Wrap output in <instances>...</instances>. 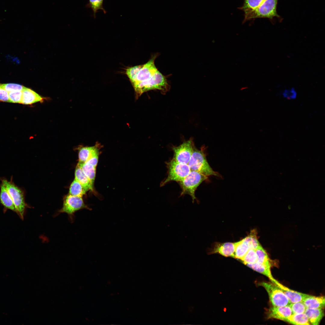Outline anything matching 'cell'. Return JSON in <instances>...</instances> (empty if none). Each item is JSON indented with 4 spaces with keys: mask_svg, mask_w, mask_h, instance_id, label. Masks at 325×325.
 Instances as JSON below:
<instances>
[{
    "mask_svg": "<svg viewBox=\"0 0 325 325\" xmlns=\"http://www.w3.org/2000/svg\"><path fill=\"white\" fill-rule=\"evenodd\" d=\"M191 171H195L206 176L213 175L220 177L209 164L203 149L199 150L194 146L188 164Z\"/></svg>",
    "mask_w": 325,
    "mask_h": 325,
    "instance_id": "obj_1",
    "label": "cell"
},
{
    "mask_svg": "<svg viewBox=\"0 0 325 325\" xmlns=\"http://www.w3.org/2000/svg\"><path fill=\"white\" fill-rule=\"evenodd\" d=\"M169 88L166 77L157 70L148 80L141 83L134 89L137 96H140L144 93L153 90H158L166 93Z\"/></svg>",
    "mask_w": 325,
    "mask_h": 325,
    "instance_id": "obj_2",
    "label": "cell"
},
{
    "mask_svg": "<svg viewBox=\"0 0 325 325\" xmlns=\"http://www.w3.org/2000/svg\"><path fill=\"white\" fill-rule=\"evenodd\" d=\"M207 178V176L197 172L191 171L184 178L178 182L182 189L181 196L185 194L189 195L193 203L195 200H197L195 194L196 190Z\"/></svg>",
    "mask_w": 325,
    "mask_h": 325,
    "instance_id": "obj_3",
    "label": "cell"
},
{
    "mask_svg": "<svg viewBox=\"0 0 325 325\" xmlns=\"http://www.w3.org/2000/svg\"><path fill=\"white\" fill-rule=\"evenodd\" d=\"M278 0H264L254 10L244 14L243 22L256 18H265L271 19L280 17L277 11Z\"/></svg>",
    "mask_w": 325,
    "mask_h": 325,
    "instance_id": "obj_4",
    "label": "cell"
},
{
    "mask_svg": "<svg viewBox=\"0 0 325 325\" xmlns=\"http://www.w3.org/2000/svg\"><path fill=\"white\" fill-rule=\"evenodd\" d=\"M166 165L167 176L161 183V186L171 181L178 182L181 181L191 171L188 164L178 162L173 159L166 162Z\"/></svg>",
    "mask_w": 325,
    "mask_h": 325,
    "instance_id": "obj_5",
    "label": "cell"
},
{
    "mask_svg": "<svg viewBox=\"0 0 325 325\" xmlns=\"http://www.w3.org/2000/svg\"><path fill=\"white\" fill-rule=\"evenodd\" d=\"M259 284L267 291L273 306H284L290 303L287 296L276 284L272 282H262Z\"/></svg>",
    "mask_w": 325,
    "mask_h": 325,
    "instance_id": "obj_6",
    "label": "cell"
},
{
    "mask_svg": "<svg viewBox=\"0 0 325 325\" xmlns=\"http://www.w3.org/2000/svg\"><path fill=\"white\" fill-rule=\"evenodd\" d=\"M157 56L156 54L152 56L148 62L142 65L134 77L130 80L134 88L148 80L158 70L154 64L155 59Z\"/></svg>",
    "mask_w": 325,
    "mask_h": 325,
    "instance_id": "obj_7",
    "label": "cell"
},
{
    "mask_svg": "<svg viewBox=\"0 0 325 325\" xmlns=\"http://www.w3.org/2000/svg\"><path fill=\"white\" fill-rule=\"evenodd\" d=\"M15 205L17 213L23 219L26 207L23 193L14 183L4 179L2 181Z\"/></svg>",
    "mask_w": 325,
    "mask_h": 325,
    "instance_id": "obj_8",
    "label": "cell"
},
{
    "mask_svg": "<svg viewBox=\"0 0 325 325\" xmlns=\"http://www.w3.org/2000/svg\"><path fill=\"white\" fill-rule=\"evenodd\" d=\"M82 209H91L84 203L82 197L69 194L64 197L62 207L58 212L66 213L72 217L76 212Z\"/></svg>",
    "mask_w": 325,
    "mask_h": 325,
    "instance_id": "obj_9",
    "label": "cell"
},
{
    "mask_svg": "<svg viewBox=\"0 0 325 325\" xmlns=\"http://www.w3.org/2000/svg\"><path fill=\"white\" fill-rule=\"evenodd\" d=\"M194 147L191 139L183 142L178 146L173 147L172 149L174 155L172 159L178 162L188 164Z\"/></svg>",
    "mask_w": 325,
    "mask_h": 325,
    "instance_id": "obj_10",
    "label": "cell"
},
{
    "mask_svg": "<svg viewBox=\"0 0 325 325\" xmlns=\"http://www.w3.org/2000/svg\"><path fill=\"white\" fill-rule=\"evenodd\" d=\"M292 314V310L289 305L284 306H273L268 310L267 316L268 319H275L285 321Z\"/></svg>",
    "mask_w": 325,
    "mask_h": 325,
    "instance_id": "obj_11",
    "label": "cell"
},
{
    "mask_svg": "<svg viewBox=\"0 0 325 325\" xmlns=\"http://www.w3.org/2000/svg\"><path fill=\"white\" fill-rule=\"evenodd\" d=\"M283 291L287 296L290 303L302 302L309 295L292 290L284 286L278 281L275 283Z\"/></svg>",
    "mask_w": 325,
    "mask_h": 325,
    "instance_id": "obj_12",
    "label": "cell"
},
{
    "mask_svg": "<svg viewBox=\"0 0 325 325\" xmlns=\"http://www.w3.org/2000/svg\"><path fill=\"white\" fill-rule=\"evenodd\" d=\"M21 104L29 105L41 101L43 98L32 89L24 87L22 91Z\"/></svg>",
    "mask_w": 325,
    "mask_h": 325,
    "instance_id": "obj_13",
    "label": "cell"
},
{
    "mask_svg": "<svg viewBox=\"0 0 325 325\" xmlns=\"http://www.w3.org/2000/svg\"><path fill=\"white\" fill-rule=\"evenodd\" d=\"M234 243H225L218 244L214 247L212 252L218 253L226 257L234 258Z\"/></svg>",
    "mask_w": 325,
    "mask_h": 325,
    "instance_id": "obj_14",
    "label": "cell"
},
{
    "mask_svg": "<svg viewBox=\"0 0 325 325\" xmlns=\"http://www.w3.org/2000/svg\"><path fill=\"white\" fill-rule=\"evenodd\" d=\"M306 308H323L325 306L324 296H316L309 295L303 301Z\"/></svg>",
    "mask_w": 325,
    "mask_h": 325,
    "instance_id": "obj_15",
    "label": "cell"
},
{
    "mask_svg": "<svg viewBox=\"0 0 325 325\" xmlns=\"http://www.w3.org/2000/svg\"><path fill=\"white\" fill-rule=\"evenodd\" d=\"M304 313L307 316L310 323L314 325L319 324L324 315L323 308H306Z\"/></svg>",
    "mask_w": 325,
    "mask_h": 325,
    "instance_id": "obj_16",
    "label": "cell"
},
{
    "mask_svg": "<svg viewBox=\"0 0 325 325\" xmlns=\"http://www.w3.org/2000/svg\"><path fill=\"white\" fill-rule=\"evenodd\" d=\"M246 265L253 270L268 277L272 283H275L277 281L273 277L272 275L271 271V267L257 262L253 264H248Z\"/></svg>",
    "mask_w": 325,
    "mask_h": 325,
    "instance_id": "obj_17",
    "label": "cell"
},
{
    "mask_svg": "<svg viewBox=\"0 0 325 325\" xmlns=\"http://www.w3.org/2000/svg\"><path fill=\"white\" fill-rule=\"evenodd\" d=\"M0 200L1 203L5 207L17 212L11 198L5 186L2 183L1 186Z\"/></svg>",
    "mask_w": 325,
    "mask_h": 325,
    "instance_id": "obj_18",
    "label": "cell"
},
{
    "mask_svg": "<svg viewBox=\"0 0 325 325\" xmlns=\"http://www.w3.org/2000/svg\"><path fill=\"white\" fill-rule=\"evenodd\" d=\"M75 175V179L79 182L87 191L93 190V185L78 164L76 168Z\"/></svg>",
    "mask_w": 325,
    "mask_h": 325,
    "instance_id": "obj_19",
    "label": "cell"
},
{
    "mask_svg": "<svg viewBox=\"0 0 325 325\" xmlns=\"http://www.w3.org/2000/svg\"><path fill=\"white\" fill-rule=\"evenodd\" d=\"M285 321L294 325L310 324L308 318L305 313L292 314Z\"/></svg>",
    "mask_w": 325,
    "mask_h": 325,
    "instance_id": "obj_20",
    "label": "cell"
},
{
    "mask_svg": "<svg viewBox=\"0 0 325 325\" xmlns=\"http://www.w3.org/2000/svg\"><path fill=\"white\" fill-rule=\"evenodd\" d=\"M98 149L96 146L83 147L80 148L78 153L79 162H86Z\"/></svg>",
    "mask_w": 325,
    "mask_h": 325,
    "instance_id": "obj_21",
    "label": "cell"
},
{
    "mask_svg": "<svg viewBox=\"0 0 325 325\" xmlns=\"http://www.w3.org/2000/svg\"><path fill=\"white\" fill-rule=\"evenodd\" d=\"M94 185L96 173V167L86 162L77 164Z\"/></svg>",
    "mask_w": 325,
    "mask_h": 325,
    "instance_id": "obj_22",
    "label": "cell"
},
{
    "mask_svg": "<svg viewBox=\"0 0 325 325\" xmlns=\"http://www.w3.org/2000/svg\"><path fill=\"white\" fill-rule=\"evenodd\" d=\"M257 256V262L271 267L273 264L272 260H270L266 252L260 245L255 249Z\"/></svg>",
    "mask_w": 325,
    "mask_h": 325,
    "instance_id": "obj_23",
    "label": "cell"
},
{
    "mask_svg": "<svg viewBox=\"0 0 325 325\" xmlns=\"http://www.w3.org/2000/svg\"><path fill=\"white\" fill-rule=\"evenodd\" d=\"M234 258L241 260L249 249L247 245L243 239L234 243Z\"/></svg>",
    "mask_w": 325,
    "mask_h": 325,
    "instance_id": "obj_24",
    "label": "cell"
},
{
    "mask_svg": "<svg viewBox=\"0 0 325 325\" xmlns=\"http://www.w3.org/2000/svg\"><path fill=\"white\" fill-rule=\"evenodd\" d=\"M87 191L84 187L75 179L70 185L69 194L73 196L82 197Z\"/></svg>",
    "mask_w": 325,
    "mask_h": 325,
    "instance_id": "obj_25",
    "label": "cell"
},
{
    "mask_svg": "<svg viewBox=\"0 0 325 325\" xmlns=\"http://www.w3.org/2000/svg\"><path fill=\"white\" fill-rule=\"evenodd\" d=\"M264 0H244L243 5L239 9L243 10L244 14L252 11L257 8Z\"/></svg>",
    "mask_w": 325,
    "mask_h": 325,
    "instance_id": "obj_26",
    "label": "cell"
},
{
    "mask_svg": "<svg viewBox=\"0 0 325 325\" xmlns=\"http://www.w3.org/2000/svg\"><path fill=\"white\" fill-rule=\"evenodd\" d=\"M256 231L253 230L249 234L243 239L249 249L255 250L260 245L257 237Z\"/></svg>",
    "mask_w": 325,
    "mask_h": 325,
    "instance_id": "obj_27",
    "label": "cell"
},
{
    "mask_svg": "<svg viewBox=\"0 0 325 325\" xmlns=\"http://www.w3.org/2000/svg\"><path fill=\"white\" fill-rule=\"evenodd\" d=\"M103 2L104 0H89L86 6L92 9L94 18L96 17V14L98 10H102L104 14L106 13V11L103 6Z\"/></svg>",
    "mask_w": 325,
    "mask_h": 325,
    "instance_id": "obj_28",
    "label": "cell"
},
{
    "mask_svg": "<svg viewBox=\"0 0 325 325\" xmlns=\"http://www.w3.org/2000/svg\"><path fill=\"white\" fill-rule=\"evenodd\" d=\"M241 260L246 265L253 264L256 262L257 256L255 250L249 249Z\"/></svg>",
    "mask_w": 325,
    "mask_h": 325,
    "instance_id": "obj_29",
    "label": "cell"
},
{
    "mask_svg": "<svg viewBox=\"0 0 325 325\" xmlns=\"http://www.w3.org/2000/svg\"><path fill=\"white\" fill-rule=\"evenodd\" d=\"M289 306L291 309L292 314L304 313L306 308L302 302L290 303Z\"/></svg>",
    "mask_w": 325,
    "mask_h": 325,
    "instance_id": "obj_30",
    "label": "cell"
},
{
    "mask_svg": "<svg viewBox=\"0 0 325 325\" xmlns=\"http://www.w3.org/2000/svg\"><path fill=\"white\" fill-rule=\"evenodd\" d=\"M0 87L8 92L14 91H22L24 87L21 85L15 83H0Z\"/></svg>",
    "mask_w": 325,
    "mask_h": 325,
    "instance_id": "obj_31",
    "label": "cell"
},
{
    "mask_svg": "<svg viewBox=\"0 0 325 325\" xmlns=\"http://www.w3.org/2000/svg\"><path fill=\"white\" fill-rule=\"evenodd\" d=\"M9 102L20 104L22 91H14L8 92Z\"/></svg>",
    "mask_w": 325,
    "mask_h": 325,
    "instance_id": "obj_32",
    "label": "cell"
},
{
    "mask_svg": "<svg viewBox=\"0 0 325 325\" xmlns=\"http://www.w3.org/2000/svg\"><path fill=\"white\" fill-rule=\"evenodd\" d=\"M297 95L296 91L294 88L285 90L282 93L283 97L288 100L296 99Z\"/></svg>",
    "mask_w": 325,
    "mask_h": 325,
    "instance_id": "obj_33",
    "label": "cell"
},
{
    "mask_svg": "<svg viewBox=\"0 0 325 325\" xmlns=\"http://www.w3.org/2000/svg\"><path fill=\"white\" fill-rule=\"evenodd\" d=\"M99 156L98 149L97 150L90 158L85 162L96 167L98 164Z\"/></svg>",
    "mask_w": 325,
    "mask_h": 325,
    "instance_id": "obj_34",
    "label": "cell"
},
{
    "mask_svg": "<svg viewBox=\"0 0 325 325\" xmlns=\"http://www.w3.org/2000/svg\"><path fill=\"white\" fill-rule=\"evenodd\" d=\"M0 101L9 102L8 92L0 87Z\"/></svg>",
    "mask_w": 325,
    "mask_h": 325,
    "instance_id": "obj_35",
    "label": "cell"
}]
</instances>
